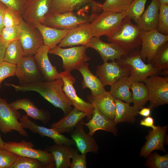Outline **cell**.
<instances>
[{"label":"cell","instance_id":"f5cc1de1","mask_svg":"<svg viewBox=\"0 0 168 168\" xmlns=\"http://www.w3.org/2000/svg\"><path fill=\"white\" fill-rule=\"evenodd\" d=\"M4 142L2 140L0 134V148H2Z\"/></svg>","mask_w":168,"mask_h":168},{"label":"cell","instance_id":"4fadbf2b","mask_svg":"<svg viewBox=\"0 0 168 168\" xmlns=\"http://www.w3.org/2000/svg\"><path fill=\"white\" fill-rule=\"evenodd\" d=\"M102 3L93 0H52L49 13L68 12L88 14L91 7L100 12Z\"/></svg>","mask_w":168,"mask_h":168},{"label":"cell","instance_id":"e575fe53","mask_svg":"<svg viewBox=\"0 0 168 168\" xmlns=\"http://www.w3.org/2000/svg\"><path fill=\"white\" fill-rule=\"evenodd\" d=\"M151 63L159 71L168 69V41L160 47Z\"/></svg>","mask_w":168,"mask_h":168},{"label":"cell","instance_id":"8992f818","mask_svg":"<svg viewBox=\"0 0 168 168\" xmlns=\"http://www.w3.org/2000/svg\"><path fill=\"white\" fill-rule=\"evenodd\" d=\"M127 16L126 12L116 13L102 11L90 23L92 37L107 36L115 32Z\"/></svg>","mask_w":168,"mask_h":168},{"label":"cell","instance_id":"b9f144b4","mask_svg":"<svg viewBox=\"0 0 168 168\" xmlns=\"http://www.w3.org/2000/svg\"><path fill=\"white\" fill-rule=\"evenodd\" d=\"M22 19L21 15L7 7L5 10L3 15L4 26H13L20 25Z\"/></svg>","mask_w":168,"mask_h":168},{"label":"cell","instance_id":"4316f807","mask_svg":"<svg viewBox=\"0 0 168 168\" xmlns=\"http://www.w3.org/2000/svg\"><path fill=\"white\" fill-rule=\"evenodd\" d=\"M160 3L158 0H151L147 9L136 23L140 30L149 31L156 29Z\"/></svg>","mask_w":168,"mask_h":168},{"label":"cell","instance_id":"3957f363","mask_svg":"<svg viewBox=\"0 0 168 168\" xmlns=\"http://www.w3.org/2000/svg\"><path fill=\"white\" fill-rule=\"evenodd\" d=\"M140 30L138 26L133 24L126 16L119 29L107 36V39L110 42L117 44L127 53H129L141 49Z\"/></svg>","mask_w":168,"mask_h":168},{"label":"cell","instance_id":"d6986e66","mask_svg":"<svg viewBox=\"0 0 168 168\" xmlns=\"http://www.w3.org/2000/svg\"><path fill=\"white\" fill-rule=\"evenodd\" d=\"M50 49L49 47L44 45L33 55L44 79L49 82L61 78L56 67L52 65L49 59L48 54Z\"/></svg>","mask_w":168,"mask_h":168},{"label":"cell","instance_id":"484cf974","mask_svg":"<svg viewBox=\"0 0 168 168\" xmlns=\"http://www.w3.org/2000/svg\"><path fill=\"white\" fill-rule=\"evenodd\" d=\"M89 64L85 62L79 66L76 70L79 71L83 76V79L81 82L83 89L88 88L91 91V95L95 96L102 94L106 91L105 86L99 79L94 75L89 68Z\"/></svg>","mask_w":168,"mask_h":168},{"label":"cell","instance_id":"9a60e30c","mask_svg":"<svg viewBox=\"0 0 168 168\" xmlns=\"http://www.w3.org/2000/svg\"><path fill=\"white\" fill-rule=\"evenodd\" d=\"M52 0H27L22 15L23 20L32 24L42 23L49 13Z\"/></svg>","mask_w":168,"mask_h":168},{"label":"cell","instance_id":"d4e9b609","mask_svg":"<svg viewBox=\"0 0 168 168\" xmlns=\"http://www.w3.org/2000/svg\"><path fill=\"white\" fill-rule=\"evenodd\" d=\"M89 102L91 103L104 115L114 121L115 111V100L110 91L95 96H87Z\"/></svg>","mask_w":168,"mask_h":168},{"label":"cell","instance_id":"9c48e42d","mask_svg":"<svg viewBox=\"0 0 168 168\" xmlns=\"http://www.w3.org/2000/svg\"><path fill=\"white\" fill-rule=\"evenodd\" d=\"M21 117V114L17 110L13 109L6 99L0 97V132L6 134L15 130L22 136H28L18 121Z\"/></svg>","mask_w":168,"mask_h":168},{"label":"cell","instance_id":"816d5d0a","mask_svg":"<svg viewBox=\"0 0 168 168\" xmlns=\"http://www.w3.org/2000/svg\"><path fill=\"white\" fill-rule=\"evenodd\" d=\"M160 4L168 5V0H158Z\"/></svg>","mask_w":168,"mask_h":168},{"label":"cell","instance_id":"ffe728a7","mask_svg":"<svg viewBox=\"0 0 168 168\" xmlns=\"http://www.w3.org/2000/svg\"><path fill=\"white\" fill-rule=\"evenodd\" d=\"M80 121L71 132L72 139L75 143L77 149L81 154L98 152L99 147L93 136L89 135L85 132L82 122Z\"/></svg>","mask_w":168,"mask_h":168},{"label":"cell","instance_id":"1f68e13d","mask_svg":"<svg viewBox=\"0 0 168 168\" xmlns=\"http://www.w3.org/2000/svg\"><path fill=\"white\" fill-rule=\"evenodd\" d=\"M132 83L128 77H124L118 80L111 86L110 92L116 99L132 102V94L130 91Z\"/></svg>","mask_w":168,"mask_h":168},{"label":"cell","instance_id":"74e56055","mask_svg":"<svg viewBox=\"0 0 168 168\" xmlns=\"http://www.w3.org/2000/svg\"><path fill=\"white\" fill-rule=\"evenodd\" d=\"M147 0H133L126 12L127 16L136 23L145 11Z\"/></svg>","mask_w":168,"mask_h":168},{"label":"cell","instance_id":"30bf717a","mask_svg":"<svg viewBox=\"0 0 168 168\" xmlns=\"http://www.w3.org/2000/svg\"><path fill=\"white\" fill-rule=\"evenodd\" d=\"M141 45L140 54L142 60L151 63L157 51L164 43L168 41V35L162 34L156 29L149 31L140 30Z\"/></svg>","mask_w":168,"mask_h":168},{"label":"cell","instance_id":"ac0fdd59","mask_svg":"<svg viewBox=\"0 0 168 168\" xmlns=\"http://www.w3.org/2000/svg\"><path fill=\"white\" fill-rule=\"evenodd\" d=\"M85 46L87 48H91L97 51L104 62L119 60L128 53L117 44L105 42L100 37H92Z\"/></svg>","mask_w":168,"mask_h":168},{"label":"cell","instance_id":"7dc6e473","mask_svg":"<svg viewBox=\"0 0 168 168\" xmlns=\"http://www.w3.org/2000/svg\"><path fill=\"white\" fill-rule=\"evenodd\" d=\"M140 125L147 127H151L152 129L155 130L157 128V126L154 125L153 119L149 116L142 119L140 122Z\"/></svg>","mask_w":168,"mask_h":168},{"label":"cell","instance_id":"f6af8a7d","mask_svg":"<svg viewBox=\"0 0 168 168\" xmlns=\"http://www.w3.org/2000/svg\"><path fill=\"white\" fill-rule=\"evenodd\" d=\"M77 149H74L72 157V161L70 168H87L86 153L80 154Z\"/></svg>","mask_w":168,"mask_h":168},{"label":"cell","instance_id":"6da1fadb","mask_svg":"<svg viewBox=\"0 0 168 168\" xmlns=\"http://www.w3.org/2000/svg\"><path fill=\"white\" fill-rule=\"evenodd\" d=\"M63 85L61 78L53 81H39L19 85L9 84L17 91H33L39 93L45 100L62 110L65 116L73 108L72 103L63 91Z\"/></svg>","mask_w":168,"mask_h":168},{"label":"cell","instance_id":"e0dca14e","mask_svg":"<svg viewBox=\"0 0 168 168\" xmlns=\"http://www.w3.org/2000/svg\"><path fill=\"white\" fill-rule=\"evenodd\" d=\"M96 68V75L105 86H111L122 77H128L130 74L128 69L121 67L115 61L104 62Z\"/></svg>","mask_w":168,"mask_h":168},{"label":"cell","instance_id":"52a82bcc","mask_svg":"<svg viewBox=\"0 0 168 168\" xmlns=\"http://www.w3.org/2000/svg\"><path fill=\"white\" fill-rule=\"evenodd\" d=\"M85 45L63 48L56 45L50 48L49 53L58 55L63 60V67L65 70L71 72L91 59L86 54Z\"/></svg>","mask_w":168,"mask_h":168},{"label":"cell","instance_id":"7402d4cb","mask_svg":"<svg viewBox=\"0 0 168 168\" xmlns=\"http://www.w3.org/2000/svg\"><path fill=\"white\" fill-rule=\"evenodd\" d=\"M90 23H86L71 29L58 46L64 47L78 45H85L93 37Z\"/></svg>","mask_w":168,"mask_h":168},{"label":"cell","instance_id":"d590c367","mask_svg":"<svg viewBox=\"0 0 168 168\" xmlns=\"http://www.w3.org/2000/svg\"><path fill=\"white\" fill-rule=\"evenodd\" d=\"M133 0H105L102 4V11L116 13L126 12Z\"/></svg>","mask_w":168,"mask_h":168},{"label":"cell","instance_id":"5b68a950","mask_svg":"<svg viewBox=\"0 0 168 168\" xmlns=\"http://www.w3.org/2000/svg\"><path fill=\"white\" fill-rule=\"evenodd\" d=\"M33 147L31 142L22 140L19 142H5L2 148L18 156L37 159L43 164L45 168H55L54 158L52 153L45 150L35 149Z\"/></svg>","mask_w":168,"mask_h":168},{"label":"cell","instance_id":"277c9868","mask_svg":"<svg viewBox=\"0 0 168 168\" xmlns=\"http://www.w3.org/2000/svg\"><path fill=\"white\" fill-rule=\"evenodd\" d=\"M99 14L89 15L85 13L73 12L49 13L41 24L57 29L70 30L91 23Z\"/></svg>","mask_w":168,"mask_h":168},{"label":"cell","instance_id":"83f0119b","mask_svg":"<svg viewBox=\"0 0 168 168\" xmlns=\"http://www.w3.org/2000/svg\"><path fill=\"white\" fill-rule=\"evenodd\" d=\"M85 117L86 115L85 113L74 108L64 117L52 124L50 128L56 129L61 133H71L77 124Z\"/></svg>","mask_w":168,"mask_h":168},{"label":"cell","instance_id":"7bdbcfd3","mask_svg":"<svg viewBox=\"0 0 168 168\" xmlns=\"http://www.w3.org/2000/svg\"><path fill=\"white\" fill-rule=\"evenodd\" d=\"M18 156L12 152L0 148V168H10Z\"/></svg>","mask_w":168,"mask_h":168},{"label":"cell","instance_id":"4dcf8cb0","mask_svg":"<svg viewBox=\"0 0 168 168\" xmlns=\"http://www.w3.org/2000/svg\"><path fill=\"white\" fill-rule=\"evenodd\" d=\"M129 103L124 102L122 100H115V111L114 120L116 124L119 123L126 122L133 124L136 121L135 117L138 114L139 110Z\"/></svg>","mask_w":168,"mask_h":168},{"label":"cell","instance_id":"f546056e","mask_svg":"<svg viewBox=\"0 0 168 168\" xmlns=\"http://www.w3.org/2000/svg\"><path fill=\"white\" fill-rule=\"evenodd\" d=\"M40 31L44 44L50 49L59 44L71 30H61L46 26L39 23L32 24Z\"/></svg>","mask_w":168,"mask_h":168},{"label":"cell","instance_id":"836d02e7","mask_svg":"<svg viewBox=\"0 0 168 168\" xmlns=\"http://www.w3.org/2000/svg\"><path fill=\"white\" fill-rule=\"evenodd\" d=\"M25 56L19 40L11 43L6 47L4 61L16 65Z\"/></svg>","mask_w":168,"mask_h":168},{"label":"cell","instance_id":"cb8c5ba5","mask_svg":"<svg viewBox=\"0 0 168 168\" xmlns=\"http://www.w3.org/2000/svg\"><path fill=\"white\" fill-rule=\"evenodd\" d=\"M9 104L14 110H23L28 117L39 120L44 124L48 123L50 119V114L48 111L38 108L28 98L18 99Z\"/></svg>","mask_w":168,"mask_h":168},{"label":"cell","instance_id":"ee69618b","mask_svg":"<svg viewBox=\"0 0 168 168\" xmlns=\"http://www.w3.org/2000/svg\"><path fill=\"white\" fill-rule=\"evenodd\" d=\"M16 65L3 61L0 63V89L1 83L6 78L15 76Z\"/></svg>","mask_w":168,"mask_h":168},{"label":"cell","instance_id":"2e32d148","mask_svg":"<svg viewBox=\"0 0 168 168\" xmlns=\"http://www.w3.org/2000/svg\"><path fill=\"white\" fill-rule=\"evenodd\" d=\"M23 128H27L33 133H37L43 137L52 139L55 144L73 145L75 143L72 139L67 138L56 129L41 126L30 119L26 115H23L19 119Z\"/></svg>","mask_w":168,"mask_h":168},{"label":"cell","instance_id":"f35d334b","mask_svg":"<svg viewBox=\"0 0 168 168\" xmlns=\"http://www.w3.org/2000/svg\"><path fill=\"white\" fill-rule=\"evenodd\" d=\"M145 166L150 168H168V154L161 156L156 152L151 153L147 157Z\"/></svg>","mask_w":168,"mask_h":168},{"label":"cell","instance_id":"bcb514c9","mask_svg":"<svg viewBox=\"0 0 168 168\" xmlns=\"http://www.w3.org/2000/svg\"><path fill=\"white\" fill-rule=\"evenodd\" d=\"M27 0H0V2L7 7L21 15Z\"/></svg>","mask_w":168,"mask_h":168},{"label":"cell","instance_id":"d6a6232c","mask_svg":"<svg viewBox=\"0 0 168 168\" xmlns=\"http://www.w3.org/2000/svg\"><path fill=\"white\" fill-rule=\"evenodd\" d=\"M130 89L132 92L133 106L139 111L144 107L149 100L147 89L142 82H132Z\"/></svg>","mask_w":168,"mask_h":168},{"label":"cell","instance_id":"8d00e7d4","mask_svg":"<svg viewBox=\"0 0 168 168\" xmlns=\"http://www.w3.org/2000/svg\"><path fill=\"white\" fill-rule=\"evenodd\" d=\"M20 25L4 27L0 34V40L6 47L11 42L19 40Z\"/></svg>","mask_w":168,"mask_h":168},{"label":"cell","instance_id":"f1b7e54d","mask_svg":"<svg viewBox=\"0 0 168 168\" xmlns=\"http://www.w3.org/2000/svg\"><path fill=\"white\" fill-rule=\"evenodd\" d=\"M52 153L54 159L55 168H68L71 164L74 148L71 145L55 144L46 147L45 149Z\"/></svg>","mask_w":168,"mask_h":168},{"label":"cell","instance_id":"8fae6325","mask_svg":"<svg viewBox=\"0 0 168 168\" xmlns=\"http://www.w3.org/2000/svg\"><path fill=\"white\" fill-rule=\"evenodd\" d=\"M59 75L63 82V91L72 105L78 110L85 113L88 120L91 119L94 107L91 103L85 101L77 95L73 86L76 82L74 77L72 75L71 72L65 70L60 72Z\"/></svg>","mask_w":168,"mask_h":168},{"label":"cell","instance_id":"ab89813d","mask_svg":"<svg viewBox=\"0 0 168 168\" xmlns=\"http://www.w3.org/2000/svg\"><path fill=\"white\" fill-rule=\"evenodd\" d=\"M45 168L39 160L33 158L18 156L10 168Z\"/></svg>","mask_w":168,"mask_h":168},{"label":"cell","instance_id":"60d3db41","mask_svg":"<svg viewBox=\"0 0 168 168\" xmlns=\"http://www.w3.org/2000/svg\"><path fill=\"white\" fill-rule=\"evenodd\" d=\"M156 30L161 34L168 35V5L160 4Z\"/></svg>","mask_w":168,"mask_h":168},{"label":"cell","instance_id":"681fc988","mask_svg":"<svg viewBox=\"0 0 168 168\" xmlns=\"http://www.w3.org/2000/svg\"><path fill=\"white\" fill-rule=\"evenodd\" d=\"M151 112V109L150 108L143 107L138 111V114L142 116L146 117L150 116Z\"/></svg>","mask_w":168,"mask_h":168},{"label":"cell","instance_id":"ba28073f","mask_svg":"<svg viewBox=\"0 0 168 168\" xmlns=\"http://www.w3.org/2000/svg\"><path fill=\"white\" fill-rule=\"evenodd\" d=\"M144 82L148 91L149 108L168 103V77L155 74L147 78Z\"/></svg>","mask_w":168,"mask_h":168},{"label":"cell","instance_id":"44dd1931","mask_svg":"<svg viewBox=\"0 0 168 168\" xmlns=\"http://www.w3.org/2000/svg\"><path fill=\"white\" fill-rule=\"evenodd\" d=\"M156 129L150 130L149 134L146 137L147 141L141 149L140 153L141 157L147 158L152 152L155 150L166 151L164 145L167 126L158 125Z\"/></svg>","mask_w":168,"mask_h":168},{"label":"cell","instance_id":"c3c4849f","mask_svg":"<svg viewBox=\"0 0 168 168\" xmlns=\"http://www.w3.org/2000/svg\"><path fill=\"white\" fill-rule=\"evenodd\" d=\"M7 7L0 2V34L4 27L3 15L5 10Z\"/></svg>","mask_w":168,"mask_h":168},{"label":"cell","instance_id":"603a6c76","mask_svg":"<svg viewBox=\"0 0 168 168\" xmlns=\"http://www.w3.org/2000/svg\"><path fill=\"white\" fill-rule=\"evenodd\" d=\"M91 119L87 123L82 122L83 125L86 126L89 131L88 134L93 136L98 130H103L111 132L114 135H117L118 130L114 121L103 114L95 106Z\"/></svg>","mask_w":168,"mask_h":168},{"label":"cell","instance_id":"7c38bea8","mask_svg":"<svg viewBox=\"0 0 168 168\" xmlns=\"http://www.w3.org/2000/svg\"><path fill=\"white\" fill-rule=\"evenodd\" d=\"M20 25L19 40L25 56H33L37 50L44 45L41 34L34 26L26 22L23 18Z\"/></svg>","mask_w":168,"mask_h":168},{"label":"cell","instance_id":"5bb4252c","mask_svg":"<svg viewBox=\"0 0 168 168\" xmlns=\"http://www.w3.org/2000/svg\"><path fill=\"white\" fill-rule=\"evenodd\" d=\"M15 76L20 85L42 81L44 79L33 56H25L20 60L16 65Z\"/></svg>","mask_w":168,"mask_h":168},{"label":"cell","instance_id":"7a4b0ae2","mask_svg":"<svg viewBox=\"0 0 168 168\" xmlns=\"http://www.w3.org/2000/svg\"><path fill=\"white\" fill-rule=\"evenodd\" d=\"M140 49L127 53L116 60L120 66L129 70L128 78L132 83L143 82L147 77L160 72L151 63H144L141 56Z\"/></svg>","mask_w":168,"mask_h":168},{"label":"cell","instance_id":"f907efd6","mask_svg":"<svg viewBox=\"0 0 168 168\" xmlns=\"http://www.w3.org/2000/svg\"><path fill=\"white\" fill-rule=\"evenodd\" d=\"M6 46L0 40V63L4 61V55Z\"/></svg>","mask_w":168,"mask_h":168}]
</instances>
